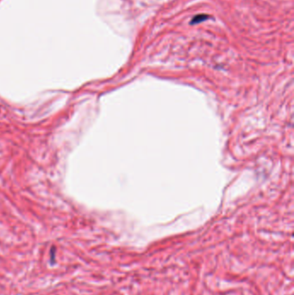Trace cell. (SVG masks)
Instances as JSON below:
<instances>
[{
    "label": "cell",
    "mask_w": 294,
    "mask_h": 295,
    "mask_svg": "<svg viewBox=\"0 0 294 295\" xmlns=\"http://www.w3.org/2000/svg\"><path fill=\"white\" fill-rule=\"evenodd\" d=\"M206 19H207V16H205V15H200V16H196L195 19H193L192 24H195V23H200V22L204 21V20H205Z\"/></svg>",
    "instance_id": "obj_1"
}]
</instances>
